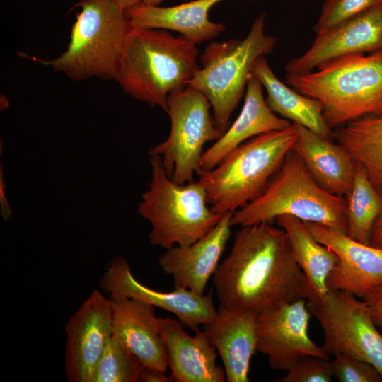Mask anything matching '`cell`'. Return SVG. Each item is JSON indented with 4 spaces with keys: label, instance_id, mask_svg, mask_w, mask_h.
Segmentation results:
<instances>
[{
    "label": "cell",
    "instance_id": "obj_28",
    "mask_svg": "<svg viewBox=\"0 0 382 382\" xmlns=\"http://www.w3.org/2000/svg\"><path fill=\"white\" fill-rule=\"evenodd\" d=\"M380 4L382 0H324L313 30L318 34Z\"/></svg>",
    "mask_w": 382,
    "mask_h": 382
},
{
    "label": "cell",
    "instance_id": "obj_23",
    "mask_svg": "<svg viewBox=\"0 0 382 382\" xmlns=\"http://www.w3.org/2000/svg\"><path fill=\"white\" fill-rule=\"evenodd\" d=\"M252 74L266 89L265 101L273 112L325 138L334 137L324 119L321 103L279 80L269 66L265 56L256 59Z\"/></svg>",
    "mask_w": 382,
    "mask_h": 382
},
{
    "label": "cell",
    "instance_id": "obj_4",
    "mask_svg": "<svg viewBox=\"0 0 382 382\" xmlns=\"http://www.w3.org/2000/svg\"><path fill=\"white\" fill-rule=\"evenodd\" d=\"M282 215L347 231L345 197L323 189L292 150L263 192L233 213L231 224L241 227L270 223Z\"/></svg>",
    "mask_w": 382,
    "mask_h": 382
},
{
    "label": "cell",
    "instance_id": "obj_35",
    "mask_svg": "<svg viewBox=\"0 0 382 382\" xmlns=\"http://www.w3.org/2000/svg\"><path fill=\"white\" fill-rule=\"evenodd\" d=\"M125 11L141 4L143 0H111Z\"/></svg>",
    "mask_w": 382,
    "mask_h": 382
},
{
    "label": "cell",
    "instance_id": "obj_10",
    "mask_svg": "<svg viewBox=\"0 0 382 382\" xmlns=\"http://www.w3.org/2000/svg\"><path fill=\"white\" fill-rule=\"evenodd\" d=\"M323 334L329 355L343 354L374 366L382 376V335L363 300L343 291H329L322 301H307Z\"/></svg>",
    "mask_w": 382,
    "mask_h": 382
},
{
    "label": "cell",
    "instance_id": "obj_32",
    "mask_svg": "<svg viewBox=\"0 0 382 382\" xmlns=\"http://www.w3.org/2000/svg\"><path fill=\"white\" fill-rule=\"evenodd\" d=\"M159 370L144 366L139 382H169L171 381L170 376Z\"/></svg>",
    "mask_w": 382,
    "mask_h": 382
},
{
    "label": "cell",
    "instance_id": "obj_15",
    "mask_svg": "<svg viewBox=\"0 0 382 382\" xmlns=\"http://www.w3.org/2000/svg\"><path fill=\"white\" fill-rule=\"evenodd\" d=\"M303 222L316 240L338 258L328 277L329 291H347L363 299L382 283V249L357 241L335 228Z\"/></svg>",
    "mask_w": 382,
    "mask_h": 382
},
{
    "label": "cell",
    "instance_id": "obj_5",
    "mask_svg": "<svg viewBox=\"0 0 382 382\" xmlns=\"http://www.w3.org/2000/svg\"><path fill=\"white\" fill-rule=\"evenodd\" d=\"M297 135L294 123L284 129L250 139L228 154L216 167L199 170L213 211L233 213L257 197L282 166Z\"/></svg>",
    "mask_w": 382,
    "mask_h": 382
},
{
    "label": "cell",
    "instance_id": "obj_2",
    "mask_svg": "<svg viewBox=\"0 0 382 382\" xmlns=\"http://www.w3.org/2000/svg\"><path fill=\"white\" fill-rule=\"evenodd\" d=\"M198 53L180 35L131 26L114 79L134 99L166 112L169 94L187 86L199 70Z\"/></svg>",
    "mask_w": 382,
    "mask_h": 382
},
{
    "label": "cell",
    "instance_id": "obj_16",
    "mask_svg": "<svg viewBox=\"0 0 382 382\" xmlns=\"http://www.w3.org/2000/svg\"><path fill=\"white\" fill-rule=\"evenodd\" d=\"M232 214H223L216 226L192 244L175 245L166 249L160 257L159 267L166 274L172 276L175 287L204 295L231 236Z\"/></svg>",
    "mask_w": 382,
    "mask_h": 382
},
{
    "label": "cell",
    "instance_id": "obj_18",
    "mask_svg": "<svg viewBox=\"0 0 382 382\" xmlns=\"http://www.w3.org/2000/svg\"><path fill=\"white\" fill-rule=\"evenodd\" d=\"M112 336L144 366L166 372L167 353L154 306L125 297H110Z\"/></svg>",
    "mask_w": 382,
    "mask_h": 382
},
{
    "label": "cell",
    "instance_id": "obj_13",
    "mask_svg": "<svg viewBox=\"0 0 382 382\" xmlns=\"http://www.w3.org/2000/svg\"><path fill=\"white\" fill-rule=\"evenodd\" d=\"M382 50V4L346 19L318 34L311 47L285 66L287 75L311 72L345 56Z\"/></svg>",
    "mask_w": 382,
    "mask_h": 382
},
{
    "label": "cell",
    "instance_id": "obj_26",
    "mask_svg": "<svg viewBox=\"0 0 382 382\" xmlns=\"http://www.w3.org/2000/svg\"><path fill=\"white\" fill-rule=\"evenodd\" d=\"M345 197L347 234L357 241L369 244L374 225L382 212V195L364 168L357 163L352 187Z\"/></svg>",
    "mask_w": 382,
    "mask_h": 382
},
{
    "label": "cell",
    "instance_id": "obj_30",
    "mask_svg": "<svg viewBox=\"0 0 382 382\" xmlns=\"http://www.w3.org/2000/svg\"><path fill=\"white\" fill-rule=\"evenodd\" d=\"M333 377L340 382H381L382 376L371 364L340 354L331 361Z\"/></svg>",
    "mask_w": 382,
    "mask_h": 382
},
{
    "label": "cell",
    "instance_id": "obj_19",
    "mask_svg": "<svg viewBox=\"0 0 382 382\" xmlns=\"http://www.w3.org/2000/svg\"><path fill=\"white\" fill-rule=\"evenodd\" d=\"M257 315L219 306L203 331L219 354L228 382H248L250 359L257 352Z\"/></svg>",
    "mask_w": 382,
    "mask_h": 382
},
{
    "label": "cell",
    "instance_id": "obj_11",
    "mask_svg": "<svg viewBox=\"0 0 382 382\" xmlns=\"http://www.w3.org/2000/svg\"><path fill=\"white\" fill-rule=\"evenodd\" d=\"M311 316L305 299L257 315V351L267 357L271 369L287 371L307 356L329 359L323 346L308 335Z\"/></svg>",
    "mask_w": 382,
    "mask_h": 382
},
{
    "label": "cell",
    "instance_id": "obj_6",
    "mask_svg": "<svg viewBox=\"0 0 382 382\" xmlns=\"http://www.w3.org/2000/svg\"><path fill=\"white\" fill-rule=\"evenodd\" d=\"M66 50L58 57H26L74 81L114 79L127 33L126 11L111 0H81Z\"/></svg>",
    "mask_w": 382,
    "mask_h": 382
},
{
    "label": "cell",
    "instance_id": "obj_27",
    "mask_svg": "<svg viewBox=\"0 0 382 382\" xmlns=\"http://www.w3.org/2000/svg\"><path fill=\"white\" fill-rule=\"evenodd\" d=\"M144 366L112 336L96 369L93 382H139Z\"/></svg>",
    "mask_w": 382,
    "mask_h": 382
},
{
    "label": "cell",
    "instance_id": "obj_3",
    "mask_svg": "<svg viewBox=\"0 0 382 382\" xmlns=\"http://www.w3.org/2000/svg\"><path fill=\"white\" fill-rule=\"evenodd\" d=\"M285 82L321 103L331 129L363 117L382 115V50L337 58L305 74H286Z\"/></svg>",
    "mask_w": 382,
    "mask_h": 382
},
{
    "label": "cell",
    "instance_id": "obj_7",
    "mask_svg": "<svg viewBox=\"0 0 382 382\" xmlns=\"http://www.w3.org/2000/svg\"><path fill=\"white\" fill-rule=\"evenodd\" d=\"M150 157L151 179L138 206L139 214L152 226L149 241L166 249L190 245L206 236L223 214L212 210L199 180L176 183L161 157Z\"/></svg>",
    "mask_w": 382,
    "mask_h": 382
},
{
    "label": "cell",
    "instance_id": "obj_31",
    "mask_svg": "<svg viewBox=\"0 0 382 382\" xmlns=\"http://www.w3.org/2000/svg\"><path fill=\"white\" fill-rule=\"evenodd\" d=\"M363 300L370 309L374 323L382 330V283Z\"/></svg>",
    "mask_w": 382,
    "mask_h": 382
},
{
    "label": "cell",
    "instance_id": "obj_22",
    "mask_svg": "<svg viewBox=\"0 0 382 382\" xmlns=\"http://www.w3.org/2000/svg\"><path fill=\"white\" fill-rule=\"evenodd\" d=\"M221 1L194 0L168 7L140 4L125 11L132 27L173 30L200 44L226 30L224 24L209 18L211 8Z\"/></svg>",
    "mask_w": 382,
    "mask_h": 382
},
{
    "label": "cell",
    "instance_id": "obj_34",
    "mask_svg": "<svg viewBox=\"0 0 382 382\" xmlns=\"http://www.w3.org/2000/svg\"><path fill=\"white\" fill-rule=\"evenodd\" d=\"M5 184L4 180L3 178V168L1 165V169H0V201H1V212L2 217L5 220L9 219L11 215V209L10 208V206L8 204V202H7L6 197H5Z\"/></svg>",
    "mask_w": 382,
    "mask_h": 382
},
{
    "label": "cell",
    "instance_id": "obj_29",
    "mask_svg": "<svg viewBox=\"0 0 382 382\" xmlns=\"http://www.w3.org/2000/svg\"><path fill=\"white\" fill-rule=\"evenodd\" d=\"M279 382H330L333 371L328 359L307 356L299 358Z\"/></svg>",
    "mask_w": 382,
    "mask_h": 382
},
{
    "label": "cell",
    "instance_id": "obj_1",
    "mask_svg": "<svg viewBox=\"0 0 382 382\" xmlns=\"http://www.w3.org/2000/svg\"><path fill=\"white\" fill-rule=\"evenodd\" d=\"M213 283L220 306L255 315L308 295L285 231L270 223L241 226Z\"/></svg>",
    "mask_w": 382,
    "mask_h": 382
},
{
    "label": "cell",
    "instance_id": "obj_8",
    "mask_svg": "<svg viewBox=\"0 0 382 382\" xmlns=\"http://www.w3.org/2000/svg\"><path fill=\"white\" fill-rule=\"evenodd\" d=\"M266 17L261 13L243 40L209 43L200 57L201 66L188 85L207 97L223 133L245 93L255 62L274 50L277 39L265 33Z\"/></svg>",
    "mask_w": 382,
    "mask_h": 382
},
{
    "label": "cell",
    "instance_id": "obj_33",
    "mask_svg": "<svg viewBox=\"0 0 382 382\" xmlns=\"http://www.w3.org/2000/svg\"><path fill=\"white\" fill-rule=\"evenodd\" d=\"M369 245L382 249V212L374 225L370 237Z\"/></svg>",
    "mask_w": 382,
    "mask_h": 382
},
{
    "label": "cell",
    "instance_id": "obj_24",
    "mask_svg": "<svg viewBox=\"0 0 382 382\" xmlns=\"http://www.w3.org/2000/svg\"><path fill=\"white\" fill-rule=\"evenodd\" d=\"M275 221L285 231L295 260L306 277L307 301H322L329 292L327 280L338 262L337 255L316 241L301 219L282 215Z\"/></svg>",
    "mask_w": 382,
    "mask_h": 382
},
{
    "label": "cell",
    "instance_id": "obj_12",
    "mask_svg": "<svg viewBox=\"0 0 382 382\" xmlns=\"http://www.w3.org/2000/svg\"><path fill=\"white\" fill-rule=\"evenodd\" d=\"M64 366L68 381L93 382L98 363L112 336L109 298L94 290L66 325Z\"/></svg>",
    "mask_w": 382,
    "mask_h": 382
},
{
    "label": "cell",
    "instance_id": "obj_21",
    "mask_svg": "<svg viewBox=\"0 0 382 382\" xmlns=\"http://www.w3.org/2000/svg\"><path fill=\"white\" fill-rule=\"evenodd\" d=\"M297 135L291 150L303 161L316 182L327 192L344 197L349 192L357 163L338 143L294 123Z\"/></svg>",
    "mask_w": 382,
    "mask_h": 382
},
{
    "label": "cell",
    "instance_id": "obj_17",
    "mask_svg": "<svg viewBox=\"0 0 382 382\" xmlns=\"http://www.w3.org/2000/svg\"><path fill=\"white\" fill-rule=\"evenodd\" d=\"M158 322L171 381H226L224 369L216 364V349L203 330L190 336L180 320L158 318Z\"/></svg>",
    "mask_w": 382,
    "mask_h": 382
},
{
    "label": "cell",
    "instance_id": "obj_20",
    "mask_svg": "<svg viewBox=\"0 0 382 382\" xmlns=\"http://www.w3.org/2000/svg\"><path fill=\"white\" fill-rule=\"evenodd\" d=\"M260 81L251 74L247 83L243 108L235 121L214 144L204 151L199 170L216 167L228 154L251 138L290 127L266 103Z\"/></svg>",
    "mask_w": 382,
    "mask_h": 382
},
{
    "label": "cell",
    "instance_id": "obj_25",
    "mask_svg": "<svg viewBox=\"0 0 382 382\" xmlns=\"http://www.w3.org/2000/svg\"><path fill=\"white\" fill-rule=\"evenodd\" d=\"M337 143L366 170L382 195V115L347 122L333 132Z\"/></svg>",
    "mask_w": 382,
    "mask_h": 382
},
{
    "label": "cell",
    "instance_id": "obj_14",
    "mask_svg": "<svg viewBox=\"0 0 382 382\" xmlns=\"http://www.w3.org/2000/svg\"><path fill=\"white\" fill-rule=\"evenodd\" d=\"M100 285L110 297L133 299L171 312L194 332L200 325L211 323L217 314L212 291L207 295H198L179 287L169 292L154 290L135 279L128 261L122 257L110 262Z\"/></svg>",
    "mask_w": 382,
    "mask_h": 382
},
{
    "label": "cell",
    "instance_id": "obj_9",
    "mask_svg": "<svg viewBox=\"0 0 382 382\" xmlns=\"http://www.w3.org/2000/svg\"><path fill=\"white\" fill-rule=\"evenodd\" d=\"M167 106L169 135L152 146L149 154L159 156L168 175L183 185L194 181L195 174L200 170L204 146L216 141L223 132L211 115L207 97L191 86L171 92Z\"/></svg>",
    "mask_w": 382,
    "mask_h": 382
},
{
    "label": "cell",
    "instance_id": "obj_36",
    "mask_svg": "<svg viewBox=\"0 0 382 382\" xmlns=\"http://www.w3.org/2000/svg\"><path fill=\"white\" fill-rule=\"evenodd\" d=\"M163 0H143L141 4L150 6H158Z\"/></svg>",
    "mask_w": 382,
    "mask_h": 382
}]
</instances>
